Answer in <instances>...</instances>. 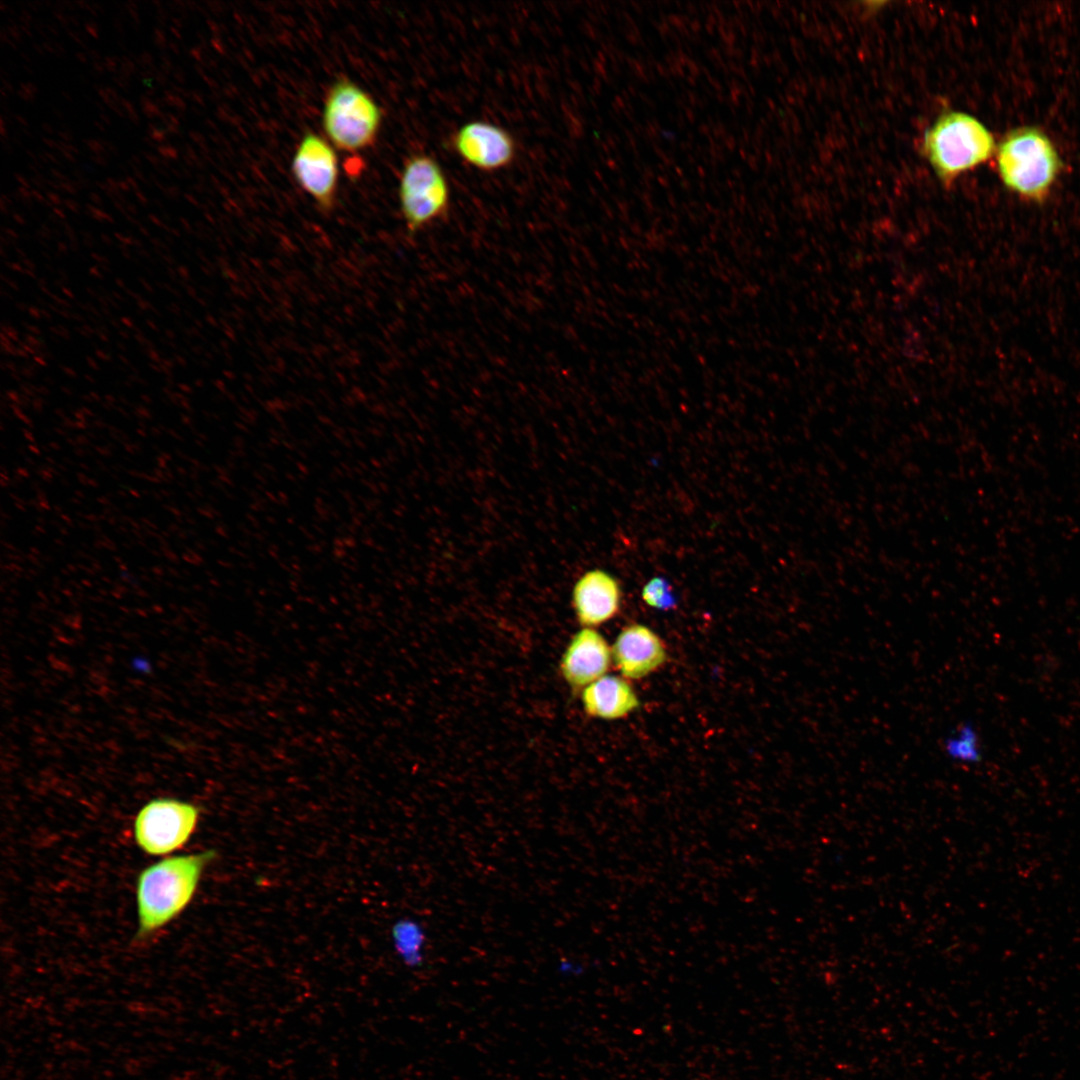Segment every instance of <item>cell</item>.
I'll return each instance as SVG.
<instances>
[{
	"label": "cell",
	"instance_id": "603a6c76",
	"mask_svg": "<svg viewBox=\"0 0 1080 1080\" xmlns=\"http://www.w3.org/2000/svg\"><path fill=\"white\" fill-rule=\"evenodd\" d=\"M44 141H45V142L47 143V145H49L50 147H55V146H56V145H54L55 143H54V142H53L52 140H50V139H48V140H47V139H44Z\"/></svg>",
	"mask_w": 1080,
	"mask_h": 1080
},
{
	"label": "cell",
	"instance_id": "d4e9b609",
	"mask_svg": "<svg viewBox=\"0 0 1080 1080\" xmlns=\"http://www.w3.org/2000/svg\"><path fill=\"white\" fill-rule=\"evenodd\" d=\"M127 181H128V182H129V183H130L131 185L135 186V182H134V180H133V179H131L130 177H127Z\"/></svg>",
	"mask_w": 1080,
	"mask_h": 1080
},
{
	"label": "cell",
	"instance_id": "ba28073f",
	"mask_svg": "<svg viewBox=\"0 0 1080 1080\" xmlns=\"http://www.w3.org/2000/svg\"><path fill=\"white\" fill-rule=\"evenodd\" d=\"M450 146L464 162L484 172L510 166L517 154L512 135L485 121H470L460 126L451 135Z\"/></svg>",
	"mask_w": 1080,
	"mask_h": 1080
},
{
	"label": "cell",
	"instance_id": "8fae6325",
	"mask_svg": "<svg viewBox=\"0 0 1080 1080\" xmlns=\"http://www.w3.org/2000/svg\"><path fill=\"white\" fill-rule=\"evenodd\" d=\"M572 603L578 621L593 627L612 619L620 608L621 588L611 574L594 569L583 574L575 583Z\"/></svg>",
	"mask_w": 1080,
	"mask_h": 1080
},
{
	"label": "cell",
	"instance_id": "52a82bcc",
	"mask_svg": "<svg viewBox=\"0 0 1080 1080\" xmlns=\"http://www.w3.org/2000/svg\"><path fill=\"white\" fill-rule=\"evenodd\" d=\"M291 172L298 186L323 212L336 202L339 167L334 147L321 135L308 132L299 141L291 160Z\"/></svg>",
	"mask_w": 1080,
	"mask_h": 1080
},
{
	"label": "cell",
	"instance_id": "d6986e66",
	"mask_svg": "<svg viewBox=\"0 0 1080 1080\" xmlns=\"http://www.w3.org/2000/svg\"><path fill=\"white\" fill-rule=\"evenodd\" d=\"M151 137H152L153 139L157 140V141H161V140H163V138H164V133H163V132H161V131H159V130H155V131H154V132L152 133V136H151Z\"/></svg>",
	"mask_w": 1080,
	"mask_h": 1080
},
{
	"label": "cell",
	"instance_id": "9c48e42d",
	"mask_svg": "<svg viewBox=\"0 0 1080 1080\" xmlns=\"http://www.w3.org/2000/svg\"><path fill=\"white\" fill-rule=\"evenodd\" d=\"M612 658L625 678L640 679L659 669L665 663L667 653L654 631L642 624H631L617 636Z\"/></svg>",
	"mask_w": 1080,
	"mask_h": 1080
},
{
	"label": "cell",
	"instance_id": "4fadbf2b",
	"mask_svg": "<svg viewBox=\"0 0 1080 1080\" xmlns=\"http://www.w3.org/2000/svg\"><path fill=\"white\" fill-rule=\"evenodd\" d=\"M943 752L955 763H979L982 759V745L978 730L971 722L961 723L944 739Z\"/></svg>",
	"mask_w": 1080,
	"mask_h": 1080
},
{
	"label": "cell",
	"instance_id": "6da1fadb",
	"mask_svg": "<svg viewBox=\"0 0 1080 1080\" xmlns=\"http://www.w3.org/2000/svg\"><path fill=\"white\" fill-rule=\"evenodd\" d=\"M215 857L213 850L167 856L138 874L137 939L150 938L188 907L206 867Z\"/></svg>",
	"mask_w": 1080,
	"mask_h": 1080
},
{
	"label": "cell",
	"instance_id": "cb8c5ba5",
	"mask_svg": "<svg viewBox=\"0 0 1080 1080\" xmlns=\"http://www.w3.org/2000/svg\"><path fill=\"white\" fill-rule=\"evenodd\" d=\"M60 135H61V137H62V138H64L65 140H70V139H71L70 137H68L69 135H68L67 133H62V132H61V133H60Z\"/></svg>",
	"mask_w": 1080,
	"mask_h": 1080
},
{
	"label": "cell",
	"instance_id": "7c38bea8",
	"mask_svg": "<svg viewBox=\"0 0 1080 1080\" xmlns=\"http://www.w3.org/2000/svg\"><path fill=\"white\" fill-rule=\"evenodd\" d=\"M582 703L590 716L608 720L625 717L639 706L632 686L612 675H605L586 686L582 691Z\"/></svg>",
	"mask_w": 1080,
	"mask_h": 1080
},
{
	"label": "cell",
	"instance_id": "3957f363",
	"mask_svg": "<svg viewBox=\"0 0 1080 1080\" xmlns=\"http://www.w3.org/2000/svg\"><path fill=\"white\" fill-rule=\"evenodd\" d=\"M995 150L989 129L976 117L960 111L941 114L923 138V152L937 177L946 184L987 161Z\"/></svg>",
	"mask_w": 1080,
	"mask_h": 1080
},
{
	"label": "cell",
	"instance_id": "277c9868",
	"mask_svg": "<svg viewBox=\"0 0 1080 1080\" xmlns=\"http://www.w3.org/2000/svg\"><path fill=\"white\" fill-rule=\"evenodd\" d=\"M381 123L379 105L355 82L341 77L330 85L324 97L321 124L334 148L355 153L371 147Z\"/></svg>",
	"mask_w": 1080,
	"mask_h": 1080
},
{
	"label": "cell",
	"instance_id": "ffe728a7",
	"mask_svg": "<svg viewBox=\"0 0 1080 1080\" xmlns=\"http://www.w3.org/2000/svg\"><path fill=\"white\" fill-rule=\"evenodd\" d=\"M144 155H145V157H146L147 159H149V161H150V162H152V163H153L154 165H156V164H157V163L159 162V161H158V159H157V158H156L155 156H153V155H150V154H148V153H144Z\"/></svg>",
	"mask_w": 1080,
	"mask_h": 1080
},
{
	"label": "cell",
	"instance_id": "5bb4252c",
	"mask_svg": "<svg viewBox=\"0 0 1080 1080\" xmlns=\"http://www.w3.org/2000/svg\"><path fill=\"white\" fill-rule=\"evenodd\" d=\"M393 938L403 962L409 967H418L423 962L425 933L413 920H401L393 928Z\"/></svg>",
	"mask_w": 1080,
	"mask_h": 1080
},
{
	"label": "cell",
	"instance_id": "ac0fdd59",
	"mask_svg": "<svg viewBox=\"0 0 1080 1080\" xmlns=\"http://www.w3.org/2000/svg\"><path fill=\"white\" fill-rule=\"evenodd\" d=\"M88 143H89L88 146L90 147V149H92L94 151L96 150V152H98L100 150H103V147L98 142L90 140V141H88Z\"/></svg>",
	"mask_w": 1080,
	"mask_h": 1080
},
{
	"label": "cell",
	"instance_id": "44dd1931",
	"mask_svg": "<svg viewBox=\"0 0 1080 1080\" xmlns=\"http://www.w3.org/2000/svg\"><path fill=\"white\" fill-rule=\"evenodd\" d=\"M15 176H16L17 180H18V181H19L20 183H22V184H23L24 186H26V187H28V186H29V185H28V182H27V181H26L25 179H23V178H22V177H21L20 175L16 174Z\"/></svg>",
	"mask_w": 1080,
	"mask_h": 1080
},
{
	"label": "cell",
	"instance_id": "30bf717a",
	"mask_svg": "<svg viewBox=\"0 0 1080 1080\" xmlns=\"http://www.w3.org/2000/svg\"><path fill=\"white\" fill-rule=\"evenodd\" d=\"M612 650L604 637L586 627L574 635L561 660V673L573 688H585L605 676Z\"/></svg>",
	"mask_w": 1080,
	"mask_h": 1080
},
{
	"label": "cell",
	"instance_id": "9a60e30c",
	"mask_svg": "<svg viewBox=\"0 0 1080 1080\" xmlns=\"http://www.w3.org/2000/svg\"><path fill=\"white\" fill-rule=\"evenodd\" d=\"M642 598L650 607L667 610L676 605L670 584L665 578H652L642 590Z\"/></svg>",
	"mask_w": 1080,
	"mask_h": 1080
},
{
	"label": "cell",
	"instance_id": "8992f818",
	"mask_svg": "<svg viewBox=\"0 0 1080 1080\" xmlns=\"http://www.w3.org/2000/svg\"><path fill=\"white\" fill-rule=\"evenodd\" d=\"M199 818L200 808L191 802L171 797L153 798L135 817V842L148 855H168L189 841Z\"/></svg>",
	"mask_w": 1080,
	"mask_h": 1080
},
{
	"label": "cell",
	"instance_id": "e0dca14e",
	"mask_svg": "<svg viewBox=\"0 0 1080 1080\" xmlns=\"http://www.w3.org/2000/svg\"><path fill=\"white\" fill-rule=\"evenodd\" d=\"M159 151H160V153L162 155H164L166 157H169V158H176L177 157V153L175 152V150L173 148L169 147V146H160Z\"/></svg>",
	"mask_w": 1080,
	"mask_h": 1080
},
{
	"label": "cell",
	"instance_id": "5b68a950",
	"mask_svg": "<svg viewBox=\"0 0 1080 1080\" xmlns=\"http://www.w3.org/2000/svg\"><path fill=\"white\" fill-rule=\"evenodd\" d=\"M402 219L415 234L444 217L450 207V188L438 161L426 153L411 155L404 163L398 185Z\"/></svg>",
	"mask_w": 1080,
	"mask_h": 1080
},
{
	"label": "cell",
	"instance_id": "7a4b0ae2",
	"mask_svg": "<svg viewBox=\"0 0 1080 1080\" xmlns=\"http://www.w3.org/2000/svg\"><path fill=\"white\" fill-rule=\"evenodd\" d=\"M996 164L1004 186L1026 201L1048 198L1062 168L1051 139L1036 127L1009 131L996 147Z\"/></svg>",
	"mask_w": 1080,
	"mask_h": 1080
},
{
	"label": "cell",
	"instance_id": "7402d4cb",
	"mask_svg": "<svg viewBox=\"0 0 1080 1080\" xmlns=\"http://www.w3.org/2000/svg\"><path fill=\"white\" fill-rule=\"evenodd\" d=\"M51 172L53 173V175H55V177L57 176L58 178H61V179L65 178V177H64V176H63L62 174H60V173H59L58 171H55V170H51Z\"/></svg>",
	"mask_w": 1080,
	"mask_h": 1080
},
{
	"label": "cell",
	"instance_id": "2e32d148",
	"mask_svg": "<svg viewBox=\"0 0 1080 1080\" xmlns=\"http://www.w3.org/2000/svg\"><path fill=\"white\" fill-rule=\"evenodd\" d=\"M558 970H559L560 974L569 976V975H577V974H579L581 968H578V965L576 963L568 960V961H561L559 966H558Z\"/></svg>",
	"mask_w": 1080,
	"mask_h": 1080
}]
</instances>
